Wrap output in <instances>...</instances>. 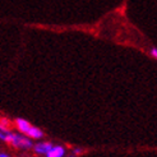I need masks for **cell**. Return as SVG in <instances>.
I'll return each instance as SVG.
<instances>
[{
    "instance_id": "obj_1",
    "label": "cell",
    "mask_w": 157,
    "mask_h": 157,
    "mask_svg": "<svg viewBox=\"0 0 157 157\" xmlns=\"http://www.w3.org/2000/svg\"><path fill=\"white\" fill-rule=\"evenodd\" d=\"M0 137H2L3 140H5V142L10 143L15 147H21V148H31V147H35L32 140L26 138V137H22L19 134H14V133L6 130V129H2V134H0Z\"/></svg>"
},
{
    "instance_id": "obj_2",
    "label": "cell",
    "mask_w": 157,
    "mask_h": 157,
    "mask_svg": "<svg viewBox=\"0 0 157 157\" xmlns=\"http://www.w3.org/2000/svg\"><path fill=\"white\" fill-rule=\"evenodd\" d=\"M35 151L37 152V153H40V155H48L52 148H54V146L51 144V143H48V142H44V143H38V144H36L35 147Z\"/></svg>"
},
{
    "instance_id": "obj_3",
    "label": "cell",
    "mask_w": 157,
    "mask_h": 157,
    "mask_svg": "<svg viewBox=\"0 0 157 157\" xmlns=\"http://www.w3.org/2000/svg\"><path fill=\"white\" fill-rule=\"evenodd\" d=\"M15 124H17V127L19 128V130L23 132V133H28L29 129L32 128V125H31V124H29L27 120H25V119H17V120H15Z\"/></svg>"
},
{
    "instance_id": "obj_4",
    "label": "cell",
    "mask_w": 157,
    "mask_h": 157,
    "mask_svg": "<svg viewBox=\"0 0 157 157\" xmlns=\"http://www.w3.org/2000/svg\"><path fill=\"white\" fill-rule=\"evenodd\" d=\"M64 155H65V150L61 146H54V148L46 156L48 157H63Z\"/></svg>"
},
{
    "instance_id": "obj_5",
    "label": "cell",
    "mask_w": 157,
    "mask_h": 157,
    "mask_svg": "<svg viewBox=\"0 0 157 157\" xmlns=\"http://www.w3.org/2000/svg\"><path fill=\"white\" fill-rule=\"evenodd\" d=\"M27 134H28L29 137H32V138H36V139H40V138L44 137L42 130H41V129H38V128H36V127H32V128H31Z\"/></svg>"
},
{
    "instance_id": "obj_6",
    "label": "cell",
    "mask_w": 157,
    "mask_h": 157,
    "mask_svg": "<svg viewBox=\"0 0 157 157\" xmlns=\"http://www.w3.org/2000/svg\"><path fill=\"white\" fill-rule=\"evenodd\" d=\"M81 153H83V150H81V148H74L73 150V155H81Z\"/></svg>"
},
{
    "instance_id": "obj_7",
    "label": "cell",
    "mask_w": 157,
    "mask_h": 157,
    "mask_svg": "<svg viewBox=\"0 0 157 157\" xmlns=\"http://www.w3.org/2000/svg\"><path fill=\"white\" fill-rule=\"evenodd\" d=\"M151 54H152V56H153V58H156V59H157V49H155V48H153V49L151 50Z\"/></svg>"
},
{
    "instance_id": "obj_8",
    "label": "cell",
    "mask_w": 157,
    "mask_h": 157,
    "mask_svg": "<svg viewBox=\"0 0 157 157\" xmlns=\"http://www.w3.org/2000/svg\"><path fill=\"white\" fill-rule=\"evenodd\" d=\"M0 157H9V156H8L6 153H2V155H0Z\"/></svg>"
},
{
    "instance_id": "obj_9",
    "label": "cell",
    "mask_w": 157,
    "mask_h": 157,
    "mask_svg": "<svg viewBox=\"0 0 157 157\" xmlns=\"http://www.w3.org/2000/svg\"><path fill=\"white\" fill-rule=\"evenodd\" d=\"M70 157H74V156H70Z\"/></svg>"
}]
</instances>
